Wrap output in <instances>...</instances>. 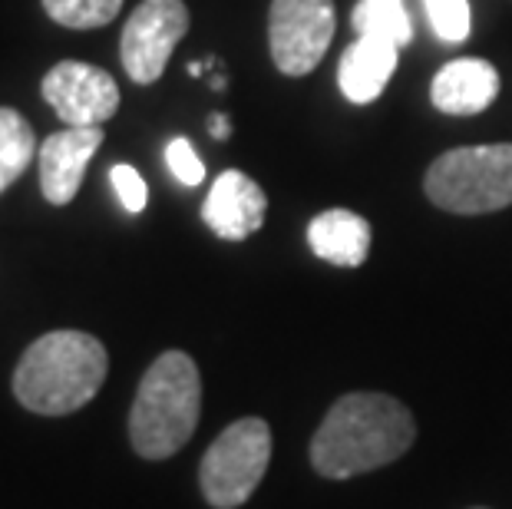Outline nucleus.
I'll use <instances>...</instances> for the list:
<instances>
[{"mask_svg": "<svg viewBox=\"0 0 512 509\" xmlns=\"http://www.w3.org/2000/svg\"><path fill=\"white\" fill-rule=\"evenodd\" d=\"M413 414L390 394H344L311 437V467L328 480L387 467L410 450Z\"/></svg>", "mask_w": 512, "mask_h": 509, "instance_id": "1", "label": "nucleus"}, {"mask_svg": "<svg viewBox=\"0 0 512 509\" xmlns=\"http://www.w3.org/2000/svg\"><path fill=\"white\" fill-rule=\"evenodd\" d=\"M110 371L103 341L86 331H50L14 367V397L40 417H67L100 394Z\"/></svg>", "mask_w": 512, "mask_h": 509, "instance_id": "2", "label": "nucleus"}, {"mask_svg": "<svg viewBox=\"0 0 512 509\" xmlns=\"http://www.w3.org/2000/svg\"><path fill=\"white\" fill-rule=\"evenodd\" d=\"M202 414V377L185 351L149 364L129 410V440L143 460H169L192 440Z\"/></svg>", "mask_w": 512, "mask_h": 509, "instance_id": "3", "label": "nucleus"}, {"mask_svg": "<svg viewBox=\"0 0 512 509\" xmlns=\"http://www.w3.org/2000/svg\"><path fill=\"white\" fill-rule=\"evenodd\" d=\"M423 192L443 212L486 215L512 205V143L460 146L430 162Z\"/></svg>", "mask_w": 512, "mask_h": 509, "instance_id": "4", "label": "nucleus"}, {"mask_svg": "<svg viewBox=\"0 0 512 509\" xmlns=\"http://www.w3.org/2000/svg\"><path fill=\"white\" fill-rule=\"evenodd\" d=\"M271 463V427L261 417H242L228 424L199 467V486L205 503L215 509H238L265 480Z\"/></svg>", "mask_w": 512, "mask_h": 509, "instance_id": "5", "label": "nucleus"}, {"mask_svg": "<svg viewBox=\"0 0 512 509\" xmlns=\"http://www.w3.org/2000/svg\"><path fill=\"white\" fill-rule=\"evenodd\" d=\"M334 40V0H271L268 50L285 77H308Z\"/></svg>", "mask_w": 512, "mask_h": 509, "instance_id": "6", "label": "nucleus"}, {"mask_svg": "<svg viewBox=\"0 0 512 509\" xmlns=\"http://www.w3.org/2000/svg\"><path fill=\"white\" fill-rule=\"evenodd\" d=\"M189 24L192 17L182 0H143L119 37V60L129 80L139 86L156 83L169 67L172 50L189 34Z\"/></svg>", "mask_w": 512, "mask_h": 509, "instance_id": "7", "label": "nucleus"}, {"mask_svg": "<svg viewBox=\"0 0 512 509\" xmlns=\"http://www.w3.org/2000/svg\"><path fill=\"white\" fill-rule=\"evenodd\" d=\"M43 100L63 126H103L119 113V83L103 67L60 60L40 80Z\"/></svg>", "mask_w": 512, "mask_h": 509, "instance_id": "8", "label": "nucleus"}, {"mask_svg": "<svg viewBox=\"0 0 512 509\" xmlns=\"http://www.w3.org/2000/svg\"><path fill=\"white\" fill-rule=\"evenodd\" d=\"M103 126H67L40 143V192L50 205H70L83 186L86 166L103 146Z\"/></svg>", "mask_w": 512, "mask_h": 509, "instance_id": "9", "label": "nucleus"}, {"mask_svg": "<svg viewBox=\"0 0 512 509\" xmlns=\"http://www.w3.org/2000/svg\"><path fill=\"white\" fill-rule=\"evenodd\" d=\"M265 215V189L238 169H225L202 202V222L225 242H245L248 235H255L265 225Z\"/></svg>", "mask_w": 512, "mask_h": 509, "instance_id": "10", "label": "nucleus"}, {"mask_svg": "<svg viewBox=\"0 0 512 509\" xmlns=\"http://www.w3.org/2000/svg\"><path fill=\"white\" fill-rule=\"evenodd\" d=\"M499 96V70L489 60H450L430 83V100L446 116H476Z\"/></svg>", "mask_w": 512, "mask_h": 509, "instance_id": "11", "label": "nucleus"}, {"mask_svg": "<svg viewBox=\"0 0 512 509\" xmlns=\"http://www.w3.org/2000/svg\"><path fill=\"white\" fill-rule=\"evenodd\" d=\"M400 47L377 37H357L337 63V86L351 103H374L397 70Z\"/></svg>", "mask_w": 512, "mask_h": 509, "instance_id": "12", "label": "nucleus"}, {"mask_svg": "<svg viewBox=\"0 0 512 509\" xmlns=\"http://www.w3.org/2000/svg\"><path fill=\"white\" fill-rule=\"evenodd\" d=\"M370 222L351 209H328L308 222V245L321 262L361 268L370 255Z\"/></svg>", "mask_w": 512, "mask_h": 509, "instance_id": "13", "label": "nucleus"}, {"mask_svg": "<svg viewBox=\"0 0 512 509\" xmlns=\"http://www.w3.org/2000/svg\"><path fill=\"white\" fill-rule=\"evenodd\" d=\"M40 153L34 126L24 113L0 106V192H7Z\"/></svg>", "mask_w": 512, "mask_h": 509, "instance_id": "14", "label": "nucleus"}, {"mask_svg": "<svg viewBox=\"0 0 512 509\" xmlns=\"http://www.w3.org/2000/svg\"><path fill=\"white\" fill-rule=\"evenodd\" d=\"M351 27L357 37H377L397 47H407L413 40L410 10L403 0H357Z\"/></svg>", "mask_w": 512, "mask_h": 509, "instance_id": "15", "label": "nucleus"}, {"mask_svg": "<svg viewBox=\"0 0 512 509\" xmlns=\"http://www.w3.org/2000/svg\"><path fill=\"white\" fill-rule=\"evenodd\" d=\"M43 14L53 24L70 30H96L113 24L123 10V0H40Z\"/></svg>", "mask_w": 512, "mask_h": 509, "instance_id": "16", "label": "nucleus"}, {"mask_svg": "<svg viewBox=\"0 0 512 509\" xmlns=\"http://www.w3.org/2000/svg\"><path fill=\"white\" fill-rule=\"evenodd\" d=\"M430 27L443 43H463L470 37V0H423Z\"/></svg>", "mask_w": 512, "mask_h": 509, "instance_id": "17", "label": "nucleus"}, {"mask_svg": "<svg viewBox=\"0 0 512 509\" xmlns=\"http://www.w3.org/2000/svg\"><path fill=\"white\" fill-rule=\"evenodd\" d=\"M166 166H169L172 176H176L182 186H189V189H195L205 179V162L199 159L195 146L185 136H176L166 146Z\"/></svg>", "mask_w": 512, "mask_h": 509, "instance_id": "18", "label": "nucleus"}, {"mask_svg": "<svg viewBox=\"0 0 512 509\" xmlns=\"http://www.w3.org/2000/svg\"><path fill=\"white\" fill-rule=\"evenodd\" d=\"M110 182H113L116 196H119V202H123V209H126V212L139 215V212L146 209L149 189H146L143 176H139V169H133L129 162H119V166L110 169Z\"/></svg>", "mask_w": 512, "mask_h": 509, "instance_id": "19", "label": "nucleus"}, {"mask_svg": "<svg viewBox=\"0 0 512 509\" xmlns=\"http://www.w3.org/2000/svg\"><path fill=\"white\" fill-rule=\"evenodd\" d=\"M209 133H212V139L225 143V139L232 136V123H228V116H222V113L209 116Z\"/></svg>", "mask_w": 512, "mask_h": 509, "instance_id": "20", "label": "nucleus"}]
</instances>
